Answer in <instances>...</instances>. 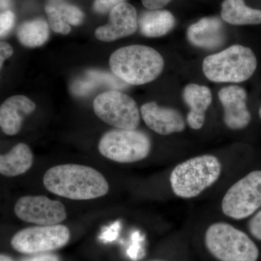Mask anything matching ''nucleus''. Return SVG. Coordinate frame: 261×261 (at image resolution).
Wrapping results in <instances>:
<instances>
[{
  "label": "nucleus",
  "mask_w": 261,
  "mask_h": 261,
  "mask_svg": "<svg viewBox=\"0 0 261 261\" xmlns=\"http://www.w3.org/2000/svg\"><path fill=\"white\" fill-rule=\"evenodd\" d=\"M142 5L149 10H160L172 0H141Z\"/></svg>",
  "instance_id": "nucleus-29"
},
{
  "label": "nucleus",
  "mask_w": 261,
  "mask_h": 261,
  "mask_svg": "<svg viewBox=\"0 0 261 261\" xmlns=\"http://www.w3.org/2000/svg\"><path fill=\"white\" fill-rule=\"evenodd\" d=\"M0 261H14L13 260L12 257L8 256V255H5V254H2L0 255Z\"/></svg>",
  "instance_id": "nucleus-32"
},
{
  "label": "nucleus",
  "mask_w": 261,
  "mask_h": 261,
  "mask_svg": "<svg viewBox=\"0 0 261 261\" xmlns=\"http://www.w3.org/2000/svg\"><path fill=\"white\" fill-rule=\"evenodd\" d=\"M205 243L211 255L220 261H257L259 250L241 230L224 222L207 228Z\"/></svg>",
  "instance_id": "nucleus-5"
},
{
  "label": "nucleus",
  "mask_w": 261,
  "mask_h": 261,
  "mask_svg": "<svg viewBox=\"0 0 261 261\" xmlns=\"http://www.w3.org/2000/svg\"><path fill=\"white\" fill-rule=\"evenodd\" d=\"M13 54V47L8 43L2 41L0 43V66L3 68V63Z\"/></svg>",
  "instance_id": "nucleus-28"
},
{
  "label": "nucleus",
  "mask_w": 261,
  "mask_h": 261,
  "mask_svg": "<svg viewBox=\"0 0 261 261\" xmlns=\"http://www.w3.org/2000/svg\"><path fill=\"white\" fill-rule=\"evenodd\" d=\"M27 261H61V259L55 254H44L34 257Z\"/></svg>",
  "instance_id": "nucleus-30"
},
{
  "label": "nucleus",
  "mask_w": 261,
  "mask_h": 261,
  "mask_svg": "<svg viewBox=\"0 0 261 261\" xmlns=\"http://www.w3.org/2000/svg\"><path fill=\"white\" fill-rule=\"evenodd\" d=\"M137 10L129 3H123L111 10L108 23L97 28L95 36L102 42H113L132 35L137 32Z\"/></svg>",
  "instance_id": "nucleus-11"
},
{
  "label": "nucleus",
  "mask_w": 261,
  "mask_h": 261,
  "mask_svg": "<svg viewBox=\"0 0 261 261\" xmlns=\"http://www.w3.org/2000/svg\"><path fill=\"white\" fill-rule=\"evenodd\" d=\"M48 191L65 198L87 200L106 195L109 185L102 173L89 166L63 164L48 169L43 177Z\"/></svg>",
  "instance_id": "nucleus-1"
},
{
  "label": "nucleus",
  "mask_w": 261,
  "mask_h": 261,
  "mask_svg": "<svg viewBox=\"0 0 261 261\" xmlns=\"http://www.w3.org/2000/svg\"><path fill=\"white\" fill-rule=\"evenodd\" d=\"M183 98L190 108L187 120L192 129L199 130L205 121V112L212 102V94L205 86L190 84L183 91Z\"/></svg>",
  "instance_id": "nucleus-16"
},
{
  "label": "nucleus",
  "mask_w": 261,
  "mask_h": 261,
  "mask_svg": "<svg viewBox=\"0 0 261 261\" xmlns=\"http://www.w3.org/2000/svg\"><path fill=\"white\" fill-rule=\"evenodd\" d=\"M142 240V237L140 236L138 231L134 233L132 235V244L127 250V254L133 260H137L139 258V255L142 252L140 245V242Z\"/></svg>",
  "instance_id": "nucleus-26"
},
{
  "label": "nucleus",
  "mask_w": 261,
  "mask_h": 261,
  "mask_svg": "<svg viewBox=\"0 0 261 261\" xmlns=\"http://www.w3.org/2000/svg\"><path fill=\"white\" fill-rule=\"evenodd\" d=\"M259 116H260V118L261 119V106H260V109H259Z\"/></svg>",
  "instance_id": "nucleus-33"
},
{
  "label": "nucleus",
  "mask_w": 261,
  "mask_h": 261,
  "mask_svg": "<svg viewBox=\"0 0 261 261\" xmlns=\"http://www.w3.org/2000/svg\"><path fill=\"white\" fill-rule=\"evenodd\" d=\"M149 136L142 130L116 128L106 132L99 140L98 149L104 157L121 163L137 162L150 152Z\"/></svg>",
  "instance_id": "nucleus-6"
},
{
  "label": "nucleus",
  "mask_w": 261,
  "mask_h": 261,
  "mask_svg": "<svg viewBox=\"0 0 261 261\" xmlns=\"http://www.w3.org/2000/svg\"><path fill=\"white\" fill-rule=\"evenodd\" d=\"M45 12L49 20V27L53 29V32L64 35L70 32V25L62 21L49 4L45 6Z\"/></svg>",
  "instance_id": "nucleus-22"
},
{
  "label": "nucleus",
  "mask_w": 261,
  "mask_h": 261,
  "mask_svg": "<svg viewBox=\"0 0 261 261\" xmlns=\"http://www.w3.org/2000/svg\"><path fill=\"white\" fill-rule=\"evenodd\" d=\"M221 18L234 25L261 24V10L249 8L244 0H224L221 5Z\"/></svg>",
  "instance_id": "nucleus-19"
},
{
  "label": "nucleus",
  "mask_w": 261,
  "mask_h": 261,
  "mask_svg": "<svg viewBox=\"0 0 261 261\" xmlns=\"http://www.w3.org/2000/svg\"><path fill=\"white\" fill-rule=\"evenodd\" d=\"M221 170V163L216 156L192 158L173 168L170 176L171 188L181 198H193L218 181Z\"/></svg>",
  "instance_id": "nucleus-3"
},
{
  "label": "nucleus",
  "mask_w": 261,
  "mask_h": 261,
  "mask_svg": "<svg viewBox=\"0 0 261 261\" xmlns=\"http://www.w3.org/2000/svg\"><path fill=\"white\" fill-rule=\"evenodd\" d=\"M11 5V0H1L2 10H8V8Z\"/></svg>",
  "instance_id": "nucleus-31"
},
{
  "label": "nucleus",
  "mask_w": 261,
  "mask_h": 261,
  "mask_svg": "<svg viewBox=\"0 0 261 261\" xmlns=\"http://www.w3.org/2000/svg\"><path fill=\"white\" fill-rule=\"evenodd\" d=\"M70 237L69 229L64 225L33 226L15 233L12 238L11 245L21 253H42L65 246Z\"/></svg>",
  "instance_id": "nucleus-9"
},
{
  "label": "nucleus",
  "mask_w": 261,
  "mask_h": 261,
  "mask_svg": "<svg viewBox=\"0 0 261 261\" xmlns=\"http://www.w3.org/2000/svg\"><path fill=\"white\" fill-rule=\"evenodd\" d=\"M248 229L252 237L261 241V210L249 221Z\"/></svg>",
  "instance_id": "nucleus-25"
},
{
  "label": "nucleus",
  "mask_w": 261,
  "mask_h": 261,
  "mask_svg": "<svg viewBox=\"0 0 261 261\" xmlns=\"http://www.w3.org/2000/svg\"><path fill=\"white\" fill-rule=\"evenodd\" d=\"M154 261H161V260H154Z\"/></svg>",
  "instance_id": "nucleus-34"
},
{
  "label": "nucleus",
  "mask_w": 261,
  "mask_h": 261,
  "mask_svg": "<svg viewBox=\"0 0 261 261\" xmlns=\"http://www.w3.org/2000/svg\"><path fill=\"white\" fill-rule=\"evenodd\" d=\"M14 211L19 219L38 226L59 224L67 218L64 205L45 196L20 197L15 203Z\"/></svg>",
  "instance_id": "nucleus-10"
},
{
  "label": "nucleus",
  "mask_w": 261,
  "mask_h": 261,
  "mask_svg": "<svg viewBox=\"0 0 261 261\" xmlns=\"http://www.w3.org/2000/svg\"><path fill=\"white\" fill-rule=\"evenodd\" d=\"M257 65L256 57L250 48L235 44L206 57L202 71L211 82L240 83L253 75Z\"/></svg>",
  "instance_id": "nucleus-4"
},
{
  "label": "nucleus",
  "mask_w": 261,
  "mask_h": 261,
  "mask_svg": "<svg viewBox=\"0 0 261 261\" xmlns=\"http://www.w3.org/2000/svg\"><path fill=\"white\" fill-rule=\"evenodd\" d=\"M94 111L99 119L117 128L137 129L140 112L135 99L118 92L108 91L94 99Z\"/></svg>",
  "instance_id": "nucleus-8"
},
{
  "label": "nucleus",
  "mask_w": 261,
  "mask_h": 261,
  "mask_svg": "<svg viewBox=\"0 0 261 261\" xmlns=\"http://www.w3.org/2000/svg\"><path fill=\"white\" fill-rule=\"evenodd\" d=\"M36 104L29 98L15 95L8 98L0 108V126L5 135H17L24 118L34 112Z\"/></svg>",
  "instance_id": "nucleus-15"
},
{
  "label": "nucleus",
  "mask_w": 261,
  "mask_h": 261,
  "mask_svg": "<svg viewBox=\"0 0 261 261\" xmlns=\"http://www.w3.org/2000/svg\"><path fill=\"white\" fill-rule=\"evenodd\" d=\"M110 67L116 76L129 85H142L155 80L164 68L159 51L145 45H130L113 51Z\"/></svg>",
  "instance_id": "nucleus-2"
},
{
  "label": "nucleus",
  "mask_w": 261,
  "mask_h": 261,
  "mask_svg": "<svg viewBox=\"0 0 261 261\" xmlns=\"http://www.w3.org/2000/svg\"><path fill=\"white\" fill-rule=\"evenodd\" d=\"M141 115L146 125L161 135L178 133L185 129V120L181 113L171 108L159 106L157 103H145L141 107Z\"/></svg>",
  "instance_id": "nucleus-13"
},
{
  "label": "nucleus",
  "mask_w": 261,
  "mask_h": 261,
  "mask_svg": "<svg viewBox=\"0 0 261 261\" xmlns=\"http://www.w3.org/2000/svg\"><path fill=\"white\" fill-rule=\"evenodd\" d=\"M261 207V171H252L239 180L225 194L221 209L228 217L246 219Z\"/></svg>",
  "instance_id": "nucleus-7"
},
{
  "label": "nucleus",
  "mask_w": 261,
  "mask_h": 261,
  "mask_svg": "<svg viewBox=\"0 0 261 261\" xmlns=\"http://www.w3.org/2000/svg\"><path fill=\"white\" fill-rule=\"evenodd\" d=\"M224 108V121L231 130L246 128L251 121V114L247 106L246 91L239 86L224 87L218 93Z\"/></svg>",
  "instance_id": "nucleus-12"
},
{
  "label": "nucleus",
  "mask_w": 261,
  "mask_h": 261,
  "mask_svg": "<svg viewBox=\"0 0 261 261\" xmlns=\"http://www.w3.org/2000/svg\"><path fill=\"white\" fill-rule=\"evenodd\" d=\"M192 45L204 49H216L224 44V24L217 17H205L192 24L187 33Z\"/></svg>",
  "instance_id": "nucleus-14"
},
{
  "label": "nucleus",
  "mask_w": 261,
  "mask_h": 261,
  "mask_svg": "<svg viewBox=\"0 0 261 261\" xmlns=\"http://www.w3.org/2000/svg\"><path fill=\"white\" fill-rule=\"evenodd\" d=\"M17 36L25 47H40L49 39V25L44 19L40 18L27 20L19 27Z\"/></svg>",
  "instance_id": "nucleus-20"
},
{
  "label": "nucleus",
  "mask_w": 261,
  "mask_h": 261,
  "mask_svg": "<svg viewBox=\"0 0 261 261\" xmlns=\"http://www.w3.org/2000/svg\"><path fill=\"white\" fill-rule=\"evenodd\" d=\"M123 3H126V0H94L93 8L99 14H106L117 5Z\"/></svg>",
  "instance_id": "nucleus-24"
},
{
  "label": "nucleus",
  "mask_w": 261,
  "mask_h": 261,
  "mask_svg": "<svg viewBox=\"0 0 261 261\" xmlns=\"http://www.w3.org/2000/svg\"><path fill=\"white\" fill-rule=\"evenodd\" d=\"M15 15L11 10L2 12L0 15V36L5 37L14 27Z\"/></svg>",
  "instance_id": "nucleus-23"
},
{
  "label": "nucleus",
  "mask_w": 261,
  "mask_h": 261,
  "mask_svg": "<svg viewBox=\"0 0 261 261\" xmlns=\"http://www.w3.org/2000/svg\"><path fill=\"white\" fill-rule=\"evenodd\" d=\"M120 223L116 222L111 227L107 228L106 231H103L100 239L104 242H112L116 240L119 231Z\"/></svg>",
  "instance_id": "nucleus-27"
},
{
  "label": "nucleus",
  "mask_w": 261,
  "mask_h": 261,
  "mask_svg": "<svg viewBox=\"0 0 261 261\" xmlns=\"http://www.w3.org/2000/svg\"><path fill=\"white\" fill-rule=\"evenodd\" d=\"M49 4L64 23L72 25H79L83 23L84 14L78 7L65 3H50Z\"/></svg>",
  "instance_id": "nucleus-21"
},
{
  "label": "nucleus",
  "mask_w": 261,
  "mask_h": 261,
  "mask_svg": "<svg viewBox=\"0 0 261 261\" xmlns=\"http://www.w3.org/2000/svg\"><path fill=\"white\" fill-rule=\"evenodd\" d=\"M175 25L176 19L168 10H148L138 18V28L146 37H163L171 32Z\"/></svg>",
  "instance_id": "nucleus-17"
},
{
  "label": "nucleus",
  "mask_w": 261,
  "mask_h": 261,
  "mask_svg": "<svg viewBox=\"0 0 261 261\" xmlns=\"http://www.w3.org/2000/svg\"><path fill=\"white\" fill-rule=\"evenodd\" d=\"M33 160L30 147L25 144L19 143L0 156V173L8 177L23 174L32 167Z\"/></svg>",
  "instance_id": "nucleus-18"
}]
</instances>
